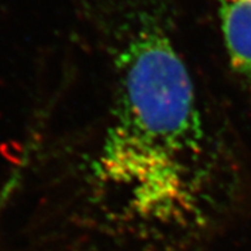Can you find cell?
<instances>
[{"label":"cell","mask_w":251,"mask_h":251,"mask_svg":"<svg viewBox=\"0 0 251 251\" xmlns=\"http://www.w3.org/2000/svg\"><path fill=\"white\" fill-rule=\"evenodd\" d=\"M218 4L232 68L251 79V0H218Z\"/></svg>","instance_id":"cell-2"},{"label":"cell","mask_w":251,"mask_h":251,"mask_svg":"<svg viewBox=\"0 0 251 251\" xmlns=\"http://www.w3.org/2000/svg\"><path fill=\"white\" fill-rule=\"evenodd\" d=\"M117 98L95 178L132 218L176 223L201 208L206 133L194 83L163 27L144 24L116 58Z\"/></svg>","instance_id":"cell-1"}]
</instances>
